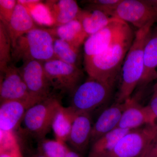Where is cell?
<instances>
[{
  "label": "cell",
  "instance_id": "603a6c76",
  "mask_svg": "<svg viewBox=\"0 0 157 157\" xmlns=\"http://www.w3.org/2000/svg\"><path fill=\"white\" fill-rule=\"evenodd\" d=\"M53 51L55 59L78 66L79 49L64 40L55 37Z\"/></svg>",
  "mask_w": 157,
  "mask_h": 157
},
{
  "label": "cell",
  "instance_id": "52a82bcc",
  "mask_svg": "<svg viewBox=\"0 0 157 157\" xmlns=\"http://www.w3.org/2000/svg\"><path fill=\"white\" fill-rule=\"evenodd\" d=\"M112 17L130 23L138 29L154 24L157 21V1L121 0Z\"/></svg>",
  "mask_w": 157,
  "mask_h": 157
},
{
  "label": "cell",
  "instance_id": "d6986e66",
  "mask_svg": "<svg viewBox=\"0 0 157 157\" xmlns=\"http://www.w3.org/2000/svg\"><path fill=\"white\" fill-rule=\"evenodd\" d=\"M157 34H151L147 42L144 52V70L138 86L142 89L157 78Z\"/></svg>",
  "mask_w": 157,
  "mask_h": 157
},
{
  "label": "cell",
  "instance_id": "4fadbf2b",
  "mask_svg": "<svg viewBox=\"0 0 157 157\" xmlns=\"http://www.w3.org/2000/svg\"><path fill=\"white\" fill-rule=\"evenodd\" d=\"M93 126L90 113L77 112L67 141L73 150L82 157L91 142Z\"/></svg>",
  "mask_w": 157,
  "mask_h": 157
},
{
  "label": "cell",
  "instance_id": "e575fe53",
  "mask_svg": "<svg viewBox=\"0 0 157 157\" xmlns=\"http://www.w3.org/2000/svg\"><path fill=\"white\" fill-rule=\"evenodd\" d=\"M154 92L157 93V83L155 85L154 88Z\"/></svg>",
  "mask_w": 157,
  "mask_h": 157
},
{
  "label": "cell",
  "instance_id": "ffe728a7",
  "mask_svg": "<svg viewBox=\"0 0 157 157\" xmlns=\"http://www.w3.org/2000/svg\"><path fill=\"white\" fill-rule=\"evenodd\" d=\"M77 112L71 107L61 105L57 110L52 124L56 139L63 142L67 141L73 121Z\"/></svg>",
  "mask_w": 157,
  "mask_h": 157
},
{
  "label": "cell",
  "instance_id": "5b68a950",
  "mask_svg": "<svg viewBox=\"0 0 157 157\" xmlns=\"http://www.w3.org/2000/svg\"><path fill=\"white\" fill-rule=\"evenodd\" d=\"M157 139V124L130 130L105 157H140Z\"/></svg>",
  "mask_w": 157,
  "mask_h": 157
},
{
  "label": "cell",
  "instance_id": "7c38bea8",
  "mask_svg": "<svg viewBox=\"0 0 157 157\" xmlns=\"http://www.w3.org/2000/svg\"><path fill=\"white\" fill-rule=\"evenodd\" d=\"M126 102V107L116 128L131 130L144 125H155L157 124L156 118L148 105L144 107L136 99L132 97Z\"/></svg>",
  "mask_w": 157,
  "mask_h": 157
},
{
  "label": "cell",
  "instance_id": "3957f363",
  "mask_svg": "<svg viewBox=\"0 0 157 157\" xmlns=\"http://www.w3.org/2000/svg\"><path fill=\"white\" fill-rule=\"evenodd\" d=\"M54 39L49 29H34L17 39L12 48V59L15 62L36 60L45 63L55 59Z\"/></svg>",
  "mask_w": 157,
  "mask_h": 157
},
{
  "label": "cell",
  "instance_id": "6da1fadb",
  "mask_svg": "<svg viewBox=\"0 0 157 157\" xmlns=\"http://www.w3.org/2000/svg\"><path fill=\"white\" fill-rule=\"evenodd\" d=\"M135 36L131 27L101 53L84 57L85 70L90 78L113 87Z\"/></svg>",
  "mask_w": 157,
  "mask_h": 157
},
{
  "label": "cell",
  "instance_id": "44dd1931",
  "mask_svg": "<svg viewBox=\"0 0 157 157\" xmlns=\"http://www.w3.org/2000/svg\"><path fill=\"white\" fill-rule=\"evenodd\" d=\"M113 18L99 10L90 9H81L77 17L89 36L104 28Z\"/></svg>",
  "mask_w": 157,
  "mask_h": 157
},
{
  "label": "cell",
  "instance_id": "d6a6232c",
  "mask_svg": "<svg viewBox=\"0 0 157 157\" xmlns=\"http://www.w3.org/2000/svg\"><path fill=\"white\" fill-rule=\"evenodd\" d=\"M66 157H82V156L77 152L70 149Z\"/></svg>",
  "mask_w": 157,
  "mask_h": 157
},
{
  "label": "cell",
  "instance_id": "1f68e13d",
  "mask_svg": "<svg viewBox=\"0 0 157 157\" xmlns=\"http://www.w3.org/2000/svg\"><path fill=\"white\" fill-rule=\"evenodd\" d=\"M17 2L25 6L29 10L34 6L42 2V1L39 0H19Z\"/></svg>",
  "mask_w": 157,
  "mask_h": 157
},
{
  "label": "cell",
  "instance_id": "9a60e30c",
  "mask_svg": "<svg viewBox=\"0 0 157 157\" xmlns=\"http://www.w3.org/2000/svg\"><path fill=\"white\" fill-rule=\"evenodd\" d=\"M126 106V101L122 103L116 102L102 112L93 126L90 142L92 144L116 128Z\"/></svg>",
  "mask_w": 157,
  "mask_h": 157
},
{
  "label": "cell",
  "instance_id": "277c9868",
  "mask_svg": "<svg viewBox=\"0 0 157 157\" xmlns=\"http://www.w3.org/2000/svg\"><path fill=\"white\" fill-rule=\"evenodd\" d=\"M61 105L58 98L52 95L30 107L22 121L26 132L39 141L45 139L52 128L55 114Z\"/></svg>",
  "mask_w": 157,
  "mask_h": 157
},
{
  "label": "cell",
  "instance_id": "ac0fdd59",
  "mask_svg": "<svg viewBox=\"0 0 157 157\" xmlns=\"http://www.w3.org/2000/svg\"><path fill=\"white\" fill-rule=\"evenodd\" d=\"M49 30L56 38L64 40L78 49L89 37L77 18Z\"/></svg>",
  "mask_w": 157,
  "mask_h": 157
},
{
  "label": "cell",
  "instance_id": "e0dca14e",
  "mask_svg": "<svg viewBox=\"0 0 157 157\" xmlns=\"http://www.w3.org/2000/svg\"><path fill=\"white\" fill-rule=\"evenodd\" d=\"M45 4L50 12L55 27L76 19L81 10L74 0L47 1Z\"/></svg>",
  "mask_w": 157,
  "mask_h": 157
},
{
  "label": "cell",
  "instance_id": "83f0119b",
  "mask_svg": "<svg viewBox=\"0 0 157 157\" xmlns=\"http://www.w3.org/2000/svg\"><path fill=\"white\" fill-rule=\"evenodd\" d=\"M17 3L15 0H0V21L5 25L11 19Z\"/></svg>",
  "mask_w": 157,
  "mask_h": 157
},
{
  "label": "cell",
  "instance_id": "f1b7e54d",
  "mask_svg": "<svg viewBox=\"0 0 157 157\" xmlns=\"http://www.w3.org/2000/svg\"><path fill=\"white\" fill-rule=\"evenodd\" d=\"M0 157H22L19 149L16 146L10 148L1 149Z\"/></svg>",
  "mask_w": 157,
  "mask_h": 157
},
{
  "label": "cell",
  "instance_id": "4dcf8cb0",
  "mask_svg": "<svg viewBox=\"0 0 157 157\" xmlns=\"http://www.w3.org/2000/svg\"><path fill=\"white\" fill-rule=\"evenodd\" d=\"M153 114L157 119V93L154 92L153 94L148 105Z\"/></svg>",
  "mask_w": 157,
  "mask_h": 157
},
{
  "label": "cell",
  "instance_id": "7402d4cb",
  "mask_svg": "<svg viewBox=\"0 0 157 157\" xmlns=\"http://www.w3.org/2000/svg\"><path fill=\"white\" fill-rule=\"evenodd\" d=\"M130 130L116 128L92 144L87 157H105L114 148L118 141Z\"/></svg>",
  "mask_w": 157,
  "mask_h": 157
},
{
  "label": "cell",
  "instance_id": "836d02e7",
  "mask_svg": "<svg viewBox=\"0 0 157 157\" xmlns=\"http://www.w3.org/2000/svg\"><path fill=\"white\" fill-rule=\"evenodd\" d=\"M29 157H46L44 155L42 154V153L39 151H38L36 153L34 154Z\"/></svg>",
  "mask_w": 157,
  "mask_h": 157
},
{
  "label": "cell",
  "instance_id": "cb8c5ba5",
  "mask_svg": "<svg viewBox=\"0 0 157 157\" xmlns=\"http://www.w3.org/2000/svg\"><path fill=\"white\" fill-rule=\"evenodd\" d=\"M12 45L6 26L0 21V71L5 72L12 60Z\"/></svg>",
  "mask_w": 157,
  "mask_h": 157
},
{
  "label": "cell",
  "instance_id": "ba28073f",
  "mask_svg": "<svg viewBox=\"0 0 157 157\" xmlns=\"http://www.w3.org/2000/svg\"><path fill=\"white\" fill-rule=\"evenodd\" d=\"M52 87L62 93L72 94L80 85L83 73L78 66L53 59L43 63Z\"/></svg>",
  "mask_w": 157,
  "mask_h": 157
},
{
  "label": "cell",
  "instance_id": "4316f807",
  "mask_svg": "<svg viewBox=\"0 0 157 157\" xmlns=\"http://www.w3.org/2000/svg\"><path fill=\"white\" fill-rule=\"evenodd\" d=\"M121 1V0H90L82 2L86 4L87 9L99 10L112 17L113 12Z\"/></svg>",
  "mask_w": 157,
  "mask_h": 157
},
{
  "label": "cell",
  "instance_id": "8fae6325",
  "mask_svg": "<svg viewBox=\"0 0 157 157\" xmlns=\"http://www.w3.org/2000/svg\"><path fill=\"white\" fill-rule=\"evenodd\" d=\"M30 101L35 104L42 101L31 95L18 68L12 64L1 74L0 101Z\"/></svg>",
  "mask_w": 157,
  "mask_h": 157
},
{
  "label": "cell",
  "instance_id": "9c48e42d",
  "mask_svg": "<svg viewBox=\"0 0 157 157\" xmlns=\"http://www.w3.org/2000/svg\"><path fill=\"white\" fill-rule=\"evenodd\" d=\"M130 27L127 23L113 17L105 27L88 37L84 43V57L93 56L104 51Z\"/></svg>",
  "mask_w": 157,
  "mask_h": 157
},
{
  "label": "cell",
  "instance_id": "5bb4252c",
  "mask_svg": "<svg viewBox=\"0 0 157 157\" xmlns=\"http://www.w3.org/2000/svg\"><path fill=\"white\" fill-rule=\"evenodd\" d=\"M35 103L30 101H8L1 102L0 130L12 133L22 121L27 110Z\"/></svg>",
  "mask_w": 157,
  "mask_h": 157
},
{
  "label": "cell",
  "instance_id": "d4e9b609",
  "mask_svg": "<svg viewBox=\"0 0 157 157\" xmlns=\"http://www.w3.org/2000/svg\"><path fill=\"white\" fill-rule=\"evenodd\" d=\"M38 151L46 157H66L70 150L65 142L44 139L39 141Z\"/></svg>",
  "mask_w": 157,
  "mask_h": 157
},
{
  "label": "cell",
  "instance_id": "484cf974",
  "mask_svg": "<svg viewBox=\"0 0 157 157\" xmlns=\"http://www.w3.org/2000/svg\"><path fill=\"white\" fill-rule=\"evenodd\" d=\"M29 11L35 22L43 25H53V20L45 3L41 2Z\"/></svg>",
  "mask_w": 157,
  "mask_h": 157
},
{
  "label": "cell",
  "instance_id": "8992f818",
  "mask_svg": "<svg viewBox=\"0 0 157 157\" xmlns=\"http://www.w3.org/2000/svg\"><path fill=\"white\" fill-rule=\"evenodd\" d=\"M112 90V86L89 77L72 94L70 107L76 112L90 113L109 100Z\"/></svg>",
  "mask_w": 157,
  "mask_h": 157
},
{
  "label": "cell",
  "instance_id": "7a4b0ae2",
  "mask_svg": "<svg viewBox=\"0 0 157 157\" xmlns=\"http://www.w3.org/2000/svg\"><path fill=\"white\" fill-rule=\"evenodd\" d=\"M153 25H147L137 30L122 66V78L117 97L116 103H122L131 98L140 83L144 70V52L151 35Z\"/></svg>",
  "mask_w": 157,
  "mask_h": 157
},
{
  "label": "cell",
  "instance_id": "30bf717a",
  "mask_svg": "<svg viewBox=\"0 0 157 157\" xmlns=\"http://www.w3.org/2000/svg\"><path fill=\"white\" fill-rule=\"evenodd\" d=\"M43 62L31 60L18 68L31 95L43 101L52 95L51 86L46 76Z\"/></svg>",
  "mask_w": 157,
  "mask_h": 157
},
{
  "label": "cell",
  "instance_id": "2e32d148",
  "mask_svg": "<svg viewBox=\"0 0 157 157\" xmlns=\"http://www.w3.org/2000/svg\"><path fill=\"white\" fill-rule=\"evenodd\" d=\"M6 26L11 38L12 48L20 37L38 28L28 9L18 2L11 19Z\"/></svg>",
  "mask_w": 157,
  "mask_h": 157
},
{
  "label": "cell",
  "instance_id": "f546056e",
  "mask_svg": "<svg viewBox=\"0 0 157 157\" xmlns=\"http://www.w3.org/2000/svg\"><path fill=\"white\" fill-rule=\"evenodd\" d=\"M140 157H157V139Z\"/></svg>",
  "mask_w": 157,
  "mask_h": 157
}]
</instances>
